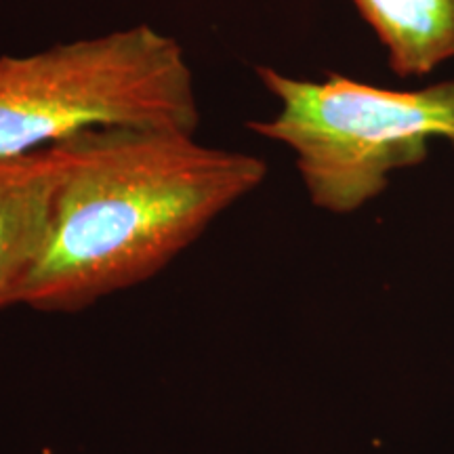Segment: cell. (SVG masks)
I'll return each instance as SVG.
<instances>
[{"label": "cell", "mask_w": 454, "mask_h": 454, "mask_svg": "<svg viewBox=\"0 0 454 454\" xmlns=\"http://www.w3.org/2000/svg\"><path fill=\"white\" fill-rule=\"evenodd\" d=\"M198 124L185 51L147 24L0 57V156L43 150L93 127L196 133Z\"/></svg>", "instance_id": "2"}, {"label": "cell", "mask_w": 454, "mask_h": 454, "mask_svg": "<svg viewBox=\"0 0 454 454\" xmlns=\"http://www.w3.org/2000/svg\"><path fill=\"white\" fill-rule=\"evenodd\" d=\"M59 144L66 175L49 236L15 299L49 314L152 280L268 175L259 156L177 129L93 127Z\"/></svg>", "instance_id": "1"}, {"label": "cell", "mask_w": 454, "mask_h": 454, "mask_svg": "<svg viewBox=\"0 0 454 454\" xmlns=\"http://www.w3.org/2000/svg\"><path fill=\"white\" fill-rule=\"evenodd\" d=\"M265 89L280 101L271 121H253L261 137L288 145L316 207L354 213L387 187L397 168L427 158V141L454 145V82L423 90H385L331 74L311 82L259 66Z\"/></svg>", "instance_id": "3"}, {"label": "cell", "mask_w": 454, "mask_h": 454, "mask_svg": "<svg viewBox=\"0 0 454 454\" xmlns=\"http://www.w3.org/2000/svg\"><path fill=\"white\" fill-rule=\"evenodd\" d=\"M389 53L391 70L421 76L454 57V0H354Z\"/></svg>", "instance_id": "5"}, {"label": "cell", "mask_w": 454, "mask_h": 454, "mask_svg": "<svg viewBox=\"0 0 454 454\" xmlns=\"http://www.w3.org/2000/svg\"><path fill=\"white\" fill-rule=\"evenodd\" d=\"M64 175L61 144L0 156V309L15 305L41 257Z\"/></svg>", "instance_id": "4"}]
</instances>
